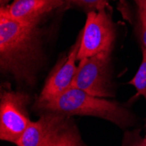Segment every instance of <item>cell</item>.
<instances>
[{
  "label": "cell",
  "instance_id": "cell-1",
  "mask_svg": "<svg viewBox=\"0 0 146 146\" xmlns=\"http://www.w3.org/2000/svg\"><path fill=\"white\" fill-rule=\"evenodd\" d=\"M37 26L0 15V68L19 82H34L41 55Z\"/></svg>",
  "mask_w": 146,
  "mask_h": 146
},
{
  "label": "cell",
  "instance_id": "cell-2",
  "mask_svg": "<svg viewBox=\"0 0 146 146\" xmlns=\"http://www.w3.org/2000/svg\"><path fill=\"white\" fill-rule=\"evenodd\" d=\"M35 108L44 112H57L68 116H94L107 120L119 128L126 129L135 123V116L123 105L115 101L89 95L74 87Z\"/></svg>",
  "mask_w": 146,
  "mask_h": 146
},
{
  "label": "cell",
  "instance_id": "cell-3",
  "mask_svg": "<svg viewBox=\"0 0 146 146\" xmlns=\"http://www.w3.org/2000/svg\"><path fill=\"white\" fill-rule=\"evenodd\" d=\"M30 97L19 91L5 90L0 98V139L17 144L32 123L27 110Z\"/></svg>",
  "mask_w": 146,
  "mask_h": 146
},
{
  "label": "cell",
  "instance_id": "cell-4",
  "mask_svg": "<svg viewBox=\"0 0 146 146\" xmlns=\"http://www.w3.org/2000/svg\"><path fill=\"white\" fill-rule=\"evenodd\" d=\"M111 51L80 60L71 87L77 88L94 96H113L110 81V61Z\"/></svg>",
  "mask_w": 146,
  "mask_h": 146
},
{
  "label": "cell",
  "instance_id": "cell-5",
  "mask_svg": "<svg viewBox=\"0 0 146 146\" xmlns=\"http://www.w3.org/2000/svg\"><path fill=\"white\" fill-rule=\"evenodd\" d=\"M78 60L94 56L99 52L112 51L115 38V28L108 11H89L82 29Z\"/></svg>",
  "mask_w": 146,
  "mask_h": 146
},
{
  "label": "cell",
  "instance_id": "cell-6",
  "mask_svg": "<svg viewBox=\"0 0 146 146\" xmlns=\"http://www.w3.org/2000/svg\"><path fill=\"white\" fill-rule=\"evenodd\" d=\"M82 32L80 33L77 40L69 51L67 56H62L57 62L54 69L48 75L43 89L36 101V105L46 103L51 100H54L65 91L71 88L74 79L76 74L78 66V52L82 42Z\"/></svg>",
  "mask_w": 146,
  "mask_h": 146
},
{
  "label": "cell",
  "instance_id": "cell-7",
  "mask_svg": "<svg viewBox=\"0 0 146 146\" xmlns=\"http://www.w3.org/2000/svg\"><path fill=\"white\" fill-rule=\"evenodd\" d=\"M72 121L57 112H45L26 128L17 146H54Z\"/></svg>",
  "mask_w": 146,
  "mask_h": 146
},
{
  "label": "cell",
  "instance_id": "cell-8",
  "mask_svg": "<svg viewBox=\"0 0 146 146\" xmlns=\"http://www.w3.org/2000/svg\"><path fill=\"white\" fill-rule=\"evenodd\" d=\"M64 0H14L11 5L1 6L0 15L15 21L38 25L47 13L60 7Z\"/></svg>",
  "mask_w": 146,
  "mask_h": 146
},
{
  "label": "cell",
  "instance_id": "cell-9",
  "mask_svg": "<svg viewBox=\"0 0 146 146\" xmlns=\"http://www.w3.org/2000/svg\"><path fill=\"white\" fill-rule=\"evenodd\" d=\"M143 59L135 76L129 82L137 90L136 97L143 96L146 100V50L142 47Z\"/></svg>",
  "mask_w": 146,
  "mask_h": 146
},
{
  "label": "cell",
  "instance_id": "cell-10",
  "mask_svg": "<svg viewBox=\"0 0 146 146\" xmlns=\"http://www.w3.org/2000/svg\"><path fill=\"white\" fill-rule=\"evenodd\" d=\"M54 146H83V142L73 122L60 135Z\"/></svg>",
  "mask_w": 146,
  "mask_h": 146
},
{
  "label": "cell",
  "instance_id": "cell-11",
  "mask_svg": "<svg viewBox=\"0 0 146 146\" xmlns=\"http://www.w3.org/2000/svg\"><path fill=\"white\" fill-rule=\"evenodd\" d=\"M89 11H98L106 9L109 5L108 0H64Z\"/></svg>",
  "mask_w": 146,
  "mask_h": 146
},
{
  "label": "cell",
  "instance_id": "cell-12",
  "mask_svg": "<svg viewBox=\"0 0 146 146\" xmlns=\"http://www.w3.org/2000/svg\"><path fill=\"white\" fill-rule=\"evenodd\" d=\"M137 6L139 31H140V38L142 41V47L146 50V10L139 5H137Z\"/></svg>",
  "mask_w": 146,
  "mask_h": 146
},
{
  "label": "cell",
  "instance_id": "cell-13",
  "mask_svg": "<svg viewBox=\"0 0 146 146\" xmlns=\"http://www.w3.org/2000/svg\"><path fill=\"white\" fill-rule=\"evenodd\" d=\"M129 146H146V137H139L137 138L132 143L129 144Z\"/></svg>",
  "mask_w": 146,
  "mask_h": 146
},
{
  "label": "cell",
  "instance_id": "cell-14",
  "mask_svg": "<svg viewBox=\"0 0 146 146\" xmlns=\"http://www.w3.org/2000/svg\"><path fill=\"white\" fill-rule=\"evenodd\" d=\"M135 2L137 5H141L143 8H144L146 10V0H135Z\"/></svg>",
  "mask_w": 146,
  "mask_h": 146
},
{
  "label": "cell",
  "instance_id": "cell-15",
  "mask_svg": "<svg viewBox=\"0 0 146 146\" xmlns=\"http://www.w3.org/2000/svg\"><path fill=\"white\" fill-rule=\"evenodd\" d=\"M11 0H0V3H1V6H5L7 5L8 2H10Z\"/></svg>",
  "mask_w": 146,
  "mask_h": 146
},
{
  "label": "cell",
  "instance_id": "cell-16",
  "mask_svg": "<svg viewBox=\"0 0 146 146\" xmlns=\"http://www.w3.org/2000/svg\"><path fill=\"white\" fill-rule=\"evenodd\" d=\"M145 137H146V121H145Z\"/></svg>",
  "mask_w": 146,
  "mask_h": 146
}]
</instances>
